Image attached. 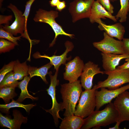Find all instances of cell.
Returning <instances> with one entry per match:
<instances>
[{
  "label": "cell",
  "mask_w": 129,
  "mask_h": 129,
  "mask_svg": "<svg viewBox=\"0 0 129 129\" xmlns=\"http://www.w3.org/2000/svg\"><path fill=\"white\" fill-rule=\"evenodd\" d=\"M125 61H129V58L126 59H125Z\"/></svg>",
  "instance_id": "f35d334b"
},
{
  "label": "cell",
  "mask_w": 129,
  "mask_h": 129,
  "mask_svg": "<svg viewBox=\"0 0 129 129\" xmlns=\"http://www.w3.org/2000/svg\"><path fill=\"white\" fill-rule=\"evenodd\" d=\"M117 68L123 70L129 69V61H127L122 65L118 66Z\"/></svg>",
  "instance_id": "e575fe53"
},
{
  "label": "cell",
  "mask_w": 129,
  "mask_h": 129,
  "mask_svg": "<svg viewBox=\"0 0 129 129\" xmlns=\"http://www.w3.org/2000/svg\"><path fill=\"white\" fill-rule=\"evenodd\" d=\"M98 74H104L101 70L98 65L90 61L84 64L83 71L81 76V85L85 90L92 88V81L94 76Z\"/></svg>",
  "instance_id": "7c38bea8"
},
{
  "label": "cell",
  "mask_w": 129,
  "mask_h": 129,
  "mask_svg": "<svg viewBox=\"0 0 129 129\" xmlns=\"http://www.w3.org/2000/svg\"><path fill=\"white\" fill-rule=\"evenodd\" d=\"M3 0H0V7H1L2 5V3L3 2Z\"/></svg>",
  "instance_id": "74e56055"
},
{
  "label": "cell",
  "mask_w": 129,
  "mask_h": 129,
  "mask_svg": "<svg viewBox=\"0 0 129 129\" xmlns=\"http://www.w3.org/2000/svg\"><path fill=\"white\" fill-rule=\"evenodd\" d=\"M19 82L15 79L14 72L12 71L6 75L0 82V87L6 86L18 85Z\"/></svg>",
  "instance_id": "484cf974"
},
{
  "label": "cell",
  "mask_w": 129,
  "mask_h": 129,
  "mask_svg": "<svg viewBox=\"0 0 129 129\" xmlns=\"http://www.w3.org/2000/svg\"><path fill=\"white\" fill-rule=\"evenodd\" d=\"M108 75L107 78L103 81H99L94 85L96 89L102 87L108 89H115L122 85L129 83V69L123 70L116 68L111 71H104Z\"/></svg>",
  "instance_id": "277c9868"
},
{
  "label": "cell",
  "mask_w": 129,
  "mask_h": 129,
  "mask_svg": "<svg viewBox=\"0 0 129 129\" xmlns=\"http://www.w3.org/2000/svg\"><path fill=\"white\" fill-rule=\"evenodd\" d=\"M60 0H51L49 2L50 6L52 7H56L59 2Z\"/></svg>",
  "instance_id": "d590c367"
},
{
  "label": "cell",
  "mask_w": 129,
  "mask_h": 129,
  "mask_svg": "<svg viewBox=\"0 0 129 129\" xmlns=\"http://www.w3.org/2000/svg\"><path fill=\"white\" fill-rule=\"evenodd\" d=\"M122 41L124 51L129 55V38H124Z\"/></svg>",
  "instance_id": "d6a6232c"
},
{
  "label": "cell",
  "mask_w": 129,
  "mask_h": 129,
  "mask_svg": "<svg viewBox=\"0 0 129 129\" xmlns=\"http://www.w3.org/2000/svg\"></svg>",
  "instance_id": "b9f144b4"
},
{
  "label": "cell",
  "mask_w": 129,
  "mask_h": 129,
  "mask_svg": "<svg viewBox=\"0 0 129 129\" xmlns=\"http://www.w3.org/2000/svg\"><path fill=\"white\" fill-rule=\"evenodd\" d=\"M121 123L117 121L116 122V124L113 127L109 128V129H119L120 128L119 127V126Z\"/></svg>",
  "instance_id": "8d00e7d4"
},
{
  "label": "cell",
  "mask_w": 129,
  "mask_h": 129,
  "mask_svg": "<svg viewBox=\"0 0 129 129\" xmlns=\"http://www.w3.org/2000/svg\"><path fill=\"white\" fill-rule=\"evenodd\" d=\"M66 6V2L64 1H60L56 6V10L61 11L65 9Z\"/></svg>",
  "instance_id": "836d02e7"
},
{
  "label": "cell",
  "mask_w": 129,
  "mask_h": 129,
  "mask_svg": "<svg viewBox=\"0 0 129 129\" xmlns=\"http://www.w3.org/2000/svg\"><path fill=\"white\" fill-rule=\"evenodd\" d=\"M121 8L115 16L117 20L120 18L119 21L120 22H126L127 19V15L129 11V0H120Z\"/></svg>",
  "instance_id": "d4e9b609"
},
{
  "label": "cell",
  "mask_w": 129,
  "mask_h": 129,
  "mask_svg": "<svg viewBox=\"0 0 129 129\" xmlns=\"http://www.w3.org/2000/svg\"><path fill=\"white\" fill-rule=\"evenodd\" d=\"M103 38L100 41L93 43V46L101 52L108 54H126L121 40H117L103 33Z\"/></svg>",
  "instance_id": "52a82bcc"
},
{
  "label": "cell",
  "mask_w": 129,
  "mask_h": 129,
  "mask_svg": "<svg viewBox=\"0 0 129 129\" xmlns=\"http://www.w3.org/2000/svg\"><path fill=\"white\" fill-rule=\"evenodd\" d=\"M118 118V114L113 103H108L105 108L100 110H95L84 118L85 122L81 129H98L116 123Z\"/></svg>",
  "instance_id": "6da1fadb"
},
{
  "label": "cell",
  "mask_w": 129,
  "mask_h": 129,
  "mask_svg": "<svg viewBox=\"0 0 129 129\" xmlns=\"http://www.w3.org/2000/svg\"><path fill=\"white\" fill-rule=\"evenodd\" d=\"M36 104H24L20 102L15 101L13 99L11 101L8 103L0 104V111L4 113H8L10 108L15 107L21 108L24 109L27 113H29L30 110L35 106Z\"/></svg>",
  "instance_id": "cb8c5ba5"
},
{
  "label": "cell",
  "mask_w": 129,
  "mask_h": 129,
  "mask_svg": "<svg viewBox=\"0 0 129 129\" xmlns=\"http://www.w3.org/2000/svg\"><path fill=\"white\" fill-rule=\"evenodd\" d=\"M22 36L21 35L17 37H14L11 33L5 30L3 28L1 25H0V38L6 39L15 44L16 45H18L17 42L18 40H19Z\"/></svg>",
  "instance_id": "4316f807"
},
{
  "label": "cell",
  "mask_w": 129,
  "mask_h": 129,
  "mask_svg": "<svg viewBox=\"0 0 129 129\" xmlns=\"http://www.w3.org/2000/svg\"><path fill=\"white\" fill-rule=\"evenodd\" d=\"M7 7L13 12L15 19L10 25H5L4 26H1L2 27L4 30L13 35L16 36L18 34H20L23 36L25 30V19L23 16V13L11 3Z\"/></svg>",
  "instance_id": "30bf717a"
},
{
  "label": "cell",
  "mask_w": 129,
  "mask_h": 129,
  "mask_svg": "<svg viewBox=\"0 0 129 129\" xmlns=\"http://www.w3.org/2000/svg\"><path fill=\"white\" fill-rule=\"evenodd\" d=\"M101 54L102 59V66L106 71L115 69L121 60L129 58V55L126 54H118L101 52Z\"/></svg>",
  "instance_id": "e0dca14e"
},
{
  "label": "cell",
  "mask_w": 129,
  "mask_h": 129,
  "mask_svg": "<svg viewBox=\"0 0 129 129\" xmlns=\"http://www.w3.org/2000/svg\"><path fill=\"white\" fill-rule=\"evenodd\" d=\"M83 0L85 1V0Z\"/></svg>",
  "instance_id": "60d3db41"
},
{
  "label": "cell",
  "mask_w": 129,
  "mask_h": 129,
  "mask_svg": "<svg viewBox=\"0 0 129 129\" xmlns=\"http://www.w3.org/2000/svg\"><path fill=\"white\" fill-rule=\"evenodd\" d=\"M31 78L27 76L24 77L21 81L19 82L18 87L21 90V92L16 101L22 102L26 98H29L32 100H37V97H35L30 95L28 92L27 87L28 83Z\"/></svg>",
  "instance_id": "ffe728a7"
},
{
  "label": "cell",
  "mask_w": 129,
  "mask_h": 129,
  "mask_svg": "<svg viewBox=\"0 0 129 129\" xmlns=\"http://www.w3.org/2000/svg\"><path fill=\"white\" fill-rule=\"evenodd\" d=\"M96 89L94 86L91 89L82 91L74 113L84 118L90 115L96 107Z\"/></svg>",
  "instance_id": "5b68a950"
},
{
  "label": "cell",
  "mask_w": 129,
  "mask_h": 129,
  "mask_svg": "<svg viewBox=\"0 0 129 129\" xmlns=\"http://www.w3.org/2000/svg\"><path fill=\"white\" fill-rule=\"evenodd\" d=\"M95 22L99 24L98 27L101 31L104 30L109 36L115 37L120 40H122L125 31L124 27L120 23L111 25L104 23L101 19H96Z\"/></svg>",
  "instance_id": "2e32d148"
},
{
  "label": "cell",
  "mask_w": 129,
  "mask_h": 129,
  "mask_svg": "<svg viewBox=\"0 0 129 129\" xmlns=\"http://www.w3.org/2000/svg\"><path fill=\"white\" fill-rule=\"evenodd\" d=\"M113 103L118 114L117 121H129V92L126 91L119 94Z\"/></svg>",
  "instance_id": "4fadbf2b"
},
{
  "label": "cell",
  "mask_w": 129,
  "mask_h": 129,
  "mask_svg": "<svg viewBox=\"0 0 129 129\" xmlns=\"http://www.w3.org/2000/svg\"><path fill=\"white\" fill-rule=\"evenodd\" d=\"M35 0H29L27 2L25 5V9L23 16H24L25 19V30L24 33L25 36H28V33L27 28V22L30 13L32 5Z\"/></svg>",
  "instance_id": "f546056e"
},
{
  "label": "cell",
  "mask_w": 129,
  "mask_h": 129,
  "mask_svg": "<svg viewBox=\"0 0 129 129\" xmlns=\"http://www.w3.org/2000/svg\"><path fill=\"white\" fill-rule=\"evenodd\" d=\"M16 45L14 43L4 39H0V53H5L9 52L14 48Z\"/></svg>",
  "instance_id": "83f0119b"
},
{
  "label": "cell",
  "mask_w": 129,
  "mask_h": 129,
  "mask_svg": "<svg viewBox=\"0 0 129 129\" xmlns=\"http://www.w3.org/2000/svg\"><path fill=\"white\" fill-rule=\"evenodd\" d=\"M29 66L27 64L26 61L22 63L17 60L15 61L13 71L15 79L17 81L22 80L29 75Z\"/></svg>",
  "instance_id": "7402d4cb"
},
{
  "label": "cell",
  "mask_w": 129,
  "mask_h": 129,
  "mask_svg": "<svg viewBox=\"0 0 129 129\" xmlns=\"http://www.w3.org/2000/svg\"><path fill=\"white\" fill-rule=\"evenodd\" d=\"M112 2H114L115 1H116L117 0H110Z\"/></svg>",
  "instance_id": "ab89813d"
},
{
  "label": "cell",
  "mask_w": 129,
  "mask_h": 129,
  "mask_svg": "<svg viewBox=\"0 0 129 129\" xmlns=\"http://www.w3.org/2000/svg\"><path fill=\"white\" fill-rule=\"evenodd\" d=\"M14 118L12 119L0 113V125L1 126L10 129H20L22 123H27V117L24 116L19 111L14 110L13 111Z\"/></svg>",
  "instance_id": "9a60e30c"
},
{
  "label": "cell",
  "mask_w": 129,
  "mask_h": 129,
  "mask_svg": "<svg viewBox=\"0 0 129 129\" xmlns=\"http://www.w3.org/2000/svg\"><path fill=\"white\" fill-rule=\"evenodd\" d=\"M33 20L35 22L47 23L50 26L55 33L54 38L49 44V47L55 44L56 39L59 35L68 36L71 38H74V35L67 33L64 30L61 26L56 21L55 19L59 16L58 12L56 11H47L39 9L36 11Z\"/></svg>",
  "instance_id": "3957f363"
},
{
  "label": "cell",
  "mask_w": 129,
  "mask_h": 129,
  "mask_svg": "<svg viewBox=\"0 0 129 129\" xmlns=\"http://www.w3.org/2000/svg\"><path fill=\"white\" fill-rule=\"evenodd\" d=\"M65 64V71L63 74L64 79L70 83L78 80L84 67L85 64L83 60L79 57L76 56Z\"/></svg>",
  "instance_id": "8fae6325"
},
{
  "label": "cell",
  "mask_w": 129,
  "mask_h": 129,
  "mask_svg": "<svg viewBox=\"0 0 129 129\" xmlns=\"http://www.w3.org/2000/svg\"><path fill=\"white\" fill-rule=\"evenodd\" d=\"M52 65L50 62L39 68L29 66L28 71L29 76L31 78L35 76L40 77L45 83L47 84L48 83L46 76L48 74V70Z\"/></svg>",
  "instance_id": "44dd1931"
},
{
  "label": "cell",
  "mask_w": 129,
  "mask_h": 129,
  "mask_svg": "<svg viewBox=\"0 0 129 129\" xmlns=\"http://www.w3.org/2000/svg\"><path fill=\"white\" fill-rule=\"evenodd\" d=\"M84 122V118L74 114L64 117L59 127L60 129H80Z\"/></svg>",
  "instance_id": "d6986e66"
},
{
  "label": "cell",
  "mask_w": 129,
  "mask_h": 129,
  "mask_svg": "<svg viewBox=\"0 0 129 129\" xmlns=\"http://www.w3.org/2000/svg\"><path fill=\"white\" fill-rule=\"evenodd\" d=\"M12 16L11 15H0V25L4 24L6 25H9V22L11 21Z\"/></svg>",
  "instance_id": "1f68e13d"
},
{
  "label": "cell",
  "mask_w": 129,
  "mask_h": 129,
  "mask_svg": "<svg viewBox=\"0 0 129 129\" xmlns=\"http://www.w3.org/2000/svg\"><path fill=\"white\" fill-rule=\"evenodd\" d=\"M95 0H74L70 3L69 10L74 23L81 19L89 18Z\"/></svg>",
  "instance_id": "ba28073f"
},
{
  "label": "cell",
  "mask_w": 129,
  "mask_h": 129,
  "mask_svg": "<svg viewBox=\"0 0 129 129\" xmlns=\"http://www.w3.org/2000/svg\"><path fill=\"white\" fill-rule=\"evenodd\" d=\"M128 89L129 84L115 89H108L106 88L102 87L101 88L99 91L96 90L95 91L96 110H98L104 105L111 102L113 99Z\"/></svg>",
  "instance_id": "9c48e42d"
},
{
  "label": "cell",
  "mask_w": 129,
  "mask_h": 129,
  "mask_svg": "<svg viewBox=\"0 0 129 129\" xmlns=\"http://www.w3.org/2000/svg\"><path fill=\"white\" fill-rule=\"evenodd\" d=\"M18 85L6 86L0 87V98L3 100L5 104L9 103L11 100L17 96L15 90Z\"/></svg>",
  "instance_id": "603a6c76"
},
{
  "label": "cell",
  "mask_w": 129,
  "mask_h": 129,
  "mask_svg": "<svg viewBox=\"0 0 129 129\" xmlns=\"http://www.w3.org/2000/svg\"><path fill=\"white\" fill-rule=\"evenodd\" d=\"M80 82V81L78 80L61 85L60 92L63 101V108L65 109L63 114L64 117L74 114L76 104L82 91Z\"/></svg>",
  "instance_id": "7a4b0ae2"
},
{
  "label": "cell",
  "mask_w": 129,
  "mask_h": 129,
  "mask_svg": "<svg viewBox=\"0 0 129 129\" xmlns=\"http://www.w3.org/2000/svg\"><path fill=\"white\" fill-rule=\"evenodd\" d=\"M15 61H12L5 65L0 70V82L7 74L13 71Z\"/></svg>",
  "instance_id": "f1b7e54d"
},
{
  "label": "cell",
  "mask_w": 129,
  "mask_h": 129,
  "mask_svg": "<svg viewBox=\"0 0 129 129\" xmlns=\"http://www.w3.org/2000/svg\"><path fill=\"white\" fill-rule=\"evenodd\" d=\"M58 71H56L54 75H52L51 72L50 71L48 74L50 80V84L49 88L46 91L51 97L52 100V106L51 109H43L47 113L52 115L54 119L55 124L57 126L59 122V119H62L59 114V112L63 111L64 109L62 102L58 103L57 102L56 97V87L59 84V80L57 79Z\"/></svg>",
  "instance_id": "8992f818"
},
{
  "label": "cell",
  "mask_w": 129,
  "mask_h": 129,
  "mask_svg": "<svg viewBox=\"0 0 129 129\" xmlns=\"http://www.w3.org/2000/svg\"><path fill=\"white\" fill-rule=\"evenodd\" d=\"M107 17L114 22L117 21L115 16L107 11L97 0H94L92 4L90 15L89 18L92 23L95 22L96 20L98 19H104Z\"/></svg>",
  "instance_id": "ac0fdd59"
},
{
  "label": "cell",
  "mask_w": 129,
  "mask_h": 129,
  "mask_svg": "<svg viewBox=\"0 0 129 129\" xmlns=\"http://www.w3.org/2000/svg\"><path fill=\"white\" fill-rule=\"evenodd\" d=\"M108 12L112 14L113 13L114 7L110 2V0H96Z\"/></svg>",
  "instance_id": "4dcf8cb0"
},
{
  "label": "cell",
  "mask_w": 129,
  "mask_h": 129,
  "mask_svg": "<svg viewBox=\"0 0 129 129\" xmlns=\"http://www.w3.org/2000/svg\"><path fill=\"white\" fill-rule=\"evenodd\" d=\"M66 48L65 52L61 55H56L54 54L51 56H49L44 54L41 55L38 52H37L33 55V57L36 59L40 58H45L48 59L50 62L54 65V69L56 71H58L60 66L62 64H65L67 60L70 59V57H67L68 53L71 51L74 48L73 43L69 41H66L65 43Z\"/></svg>",
  "instance_id": "5bb4252c"
}]
</instances>
